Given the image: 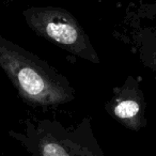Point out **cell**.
<instances>
[{
	"label": "cell",
	"instance_id": "obj_4",
	"mask_svg": "<svg viewBox=\"0 0 156 156\" xmlns=\"http://www.w3.org/2000/svg\"><path fill=\"white\" fill-rule=\"evenodd\" d=\"M40 156H104L98 147L88 145L67 132L44 130L37 139Z\"/></svg>",
	"mask_w": 156,
	"mask_h": 156
},
{
	"label": "cell",
	"instance_id": "obj_1",
	"mask_svg": "<svg viewBox=\"0 0 156 156\" xmlns=\"http://www.w3.org/2000/svg\"><path fill=\"white\" fill-rule=\"evenodd\" d=\"M0 67L20 96L34 106H57L74 100L66 78L45 61L0 35Z\"/></svg>",
	"mask_w": 156,
	"mask_h": 156
},
{
	"label": "cell",
	"instance_id": "obj_2",
	"mask_svg": "<svg viewBox=\"0 0 156 156\" xmlns=\"http://www.w3.org/2000/svg\"><path fill=\"white\" fill-rule=\"evenodd\" d=\"M27 25L37 35L58 45L63 50L93 63L100 57L81 25L65 9L32 7L24 11Z\"/></svg>",
	"mask_w": 156,
	"mask_h": 156
},
{
	"label": "cell",
	"instance_id": "obj_3",
	"mask_svg": "<svg viewBox=\"0 0 156 156\" xmlns=\"http://www.w3.org/2000/svg\"><path fill=\"white\" fill-rule=\"evenodd\" d=\"M108 111L124 126L138 130L144 125V100L138 83L129 77L110 100Z\"/></svg>",
	"mask_w": 156,
	"mask_h": 156
}]
</instances>
